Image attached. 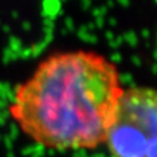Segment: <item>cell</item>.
Returning <instances> with one entry per match:
<instances>
[{
    "label": "cell",
    "instance_id": "21",
    "mask_svg": "<svg viewBox=\"0 0 157 157\" xmlns=\"http://www.w3.org/2000/svg\"><path fill=\"white\" fill-rule=\"evenodd\" d=\"M43 26H44V28L54 29L55 28V22L52 20H50V19L45 17V19H43Z\"/></svg>",
    "mask_w": 157,
    "mask_h": 157
},
{
    "label": "cell",
    "instance_id": "39",
    "mask_svg": "<svg viewBox=\"0 0 157 157\" xmlns=\"http://www.w3.org/2000/svg\"><path fill=\"white\" fill-rule=\"evenodd\" d=\"M152 73H156V64L152 65Z\"/></svg>",
    "mask_w": 157,
    "mask_h": 157
},
{
    "label": "cell",
    "instance_id": "10",
    "mask_svg": "<svg viewBox=\"0 0 157 157\" xmlns=\"http://www.w3.org/2000/svg\"><path fill=\"white\" fill-rule=\"evenodd\" d=\"M19 130H20V128L17 127V124H15V122H11L10 126H8V133L6 135H7L12 141H14L19 137V134H20Z\"/></svg>",
    "mask_w": 157,
    "mask_h": 157
},
{
    "label": "cell",
    "instance_id": "36",
    "mask_svg": "<svg viewBox=\"0 0 157 157\" xmlns=\"http://www.w3.org/2000/svg\"><path fill=\"white\" fill-rule=\"evenodd\" d=\"M5 124H6V120L0 115V126H5Z\"/></svg>",
    "mask_w": 157,
    "mask_h": 157
},
{
    "label": "cell",
    "instance_id": "19",
    "mask_svg": "<svg viewBox=\"0 0 157 157\" xmlns=\"http://www.w3.org/2000/svg\"><path fill=\"white\" fill-rule=\"evenodd\" d=\"M65 29H67V32L75 30V22H73V20L70 17H67L65 19Z\"/></svg>",
    "mask_w": 157,
    "mask_h": 157
},
{
    "label": "cell",
    "instance_id": "32",
    "mask_svg": "<svg viewBox=\"0 0 157 157\" xmlns=\"http://www.w3.org/2000/svg\"><path fill=\"white\" fill-rule=\"evenodd\" d=\"M108 22H109L111 26H117V19H115V17H111V19L108 20Z\"/></svg>",
    "mask_w": 157,
    "mask_h": 157
},
{
    "label": "cell",
    "instance_id": "18",
    "mask_svg": "<svg viewBox=\"0 0 157 157\" xmlns=\"http://www.w3.org/2000/svg\"><path fill=\"white\" fill-rule=\"evenodd\" d=\"M109 59H111V62L113 64H117V63H120L122 61V55L120 52H113L111 57H109Z\"/></svg>",
    "mask_w": 157,
    "mask_h": 157
},
{
    "label": "cell",
    "instance_id": "7",
    "mask_svg": "<svg viewBox=\"0 0 157 157\" xmlns=\"http://www.w3.org/2000/svg\"><path fill=\"white\" fill-rule=\"evenodd\" d=\"M17 58H19V55H17V52H13L8 47L5 48L4 51H2V63L4 64H8L12 61H15Z\"/></svg>",
    "mask_w": 157,
    "mask_h": 157
},
{
    "label": "cell",
    "instance_id": "1",
    "mask_svg": "<svg viewBox=\"0 0 157 157\" xmlns=\"http://www.w3.org/2000/svg\"><path fill=\"white\" fill-rule=\"evenodd\" d=\"M118 76L113 64L93 52L50 56L26 84L13 89L10 114L48 149H94L105 142L124 91Z\"/></svg>",
    "mask_w": 157,
    "mask_h": 157
},
{
    "label": "cell",
    "instance_id": "17",
    "mask_svg": "<svg viewBox=\"0 0 157 157\" xmlns=\"http://www.w3.org/2000/svg\"><path fill=\"white\" fill-rule=\"evenodd\" d=\"M2 142H4V144H5L6 149H7V151H12L13 150V142L14 141H12L7 135H5V136H2Z\"/></svg>",
    "mask_w": 157,
    "mask_h": 157
},
{
    "label": "cell",
    "instance_id": "35",
    "mask_svg": "<svg viewBox=\"0 0 157 157\" xmlns=\"http://www.w3.org/2000/svg\"><path fill=\"white\" fill-rule=\"evenodd\" d=\"M113 6H114V0H107L106 7H113Z\"/></svg>",
    "mask_w": 157,
    "mask_h": 157
},
{
    "label": "cell",
    "instance_id": "4",
    "mask_svg": "<svg viewBox=\"0 0 157 157\" xmlns=\"http://www.w3.org/2000/svg\"><path fill=\"white\" fill-rule=\"evenodd\" d=\"M77 35H78V37L82 40V41L87 42V43H93V44H95V43L98 42V37H97L95 35H93L92 33H89L86 26H82V27L78 29Z\"/></svg>",
    "mask_w": 157,
    "mask_h": 157
},
{
    "label": "cell",
    "instance_id": "9",
    "mask_svg": "<svg viewBox=\"0 0 157 157\" xmlns=\"http://www.w3.org/2000/svg\"><path fill=\"white\" fill-rule=\"evenodd\" d=\"M47 45L48 44L45 43L44 41H41L39 43L32 45V48H30V50H32V57H39L43 52V50L47 48Z\"/></svg>",
    "mask_w": 157,
    "mask_h": 157
},
{
    "label": "cell",
    "instance_id": "38",
    "mask_svg": "<svg viewBox=\"0 0 157 157\" xmlns=\"http://www.w3.org/2000/svg\"><path fill=\"white\" fill-rule=\"evenodd\" d=\"M7 157H15L13 151H7Z\"/></svg>",
    "mask_w": 157,
    "mask_h": 157
},
{
    "label": "cell",
    "instance_id": "20",
    "mask_svg": "<svg viewBox=\"0 0 157 157\" xmlns=\"http://www.w3.org/2000/svg\"><path fill=\"white\" fill-rule=\"evenodd\" d=\"M72 157H90V155L87 154V150L79 149V150H73Z\"/></svg>",
    "mask_w": 157,
    "mask_h": 157
},
{
    "label": "cell",
    "instance_id": "41",
    "mask_svg": "<svg viewBox=\"0 0 157 157\" xmlns=\"http://www.w3.org/2000/svg\"><path fill=\"white\" fill-rule=\"evenodd\" d=\"M1 139H2V136H1V135H0V141H1Z\"/></svg>",
    "mask_w": 157,
    "mask_h": 157
},
{
    "label": "cell",
    "instance_id": "40",
    "mask_svg": "<svg viewBox=\"0 0 157 157\" xmlns=\"http://www.w3.org/2000/svg\"><path fill=\"white\" fill-rule=\"evenodd\" d=\"M67 29H64V28H63V30H62V34H67Z\"/></svg>",
    "mask_w": 157,
    "mask_h": 157
},
{
    "label": "cell",
    "instance_id": "12",
    "mask_svg": "<svg viewBox=\"0 0 157 157\" xmlns=\"http://www.w3.org/2000/svg\"><path fill=\"white\" fill-rule=\"evenodd\" d=\"M107 13V7L106 6H101V7H97L92 11V14L94 17H104L105 14Z\"/></svg>",
    "mask_w": 157,
    "mask_h": 157
},
{
    "label": "cell",
    "instance_id": "23",
    "mask_svg": "<svg viewBox=\"0 0 157 157\" xmlns=\"http://www.w3.org/2000/svg\"><path fill=\"white\" fill-rule=\"evenodd\" d=\"M132 63L134 64L135 67H141V64H142V61H141V58L139 56H132Z\"/></svg>",
    "mask_w": 157,
    "mask_h": 157
},
{
    "label": "cell",
    "instance_id": "22",
    "mask_svg": "<svg viewBox=\"0 0 157 157\" xmlns=\"http://www.w3.org/2000/svg\"><path fill=\"white\" fill-rule=\"evenodd\" d=\"M93 23H94L95 28H102L105 25V19L104 17H95V21Z\"/></svg>",
    "mask_w": 157,
    "mask_h": 157
},
{
    "label": "cell",
    "instance_id": "34",
    "mask_svg": "<svg viewBox=\"0 0 157 157\" xmlns=\"http://www.w3.org/2000/svg\"><path fill=\"white\" fill-rule=\"evenodd\" d=\"M43 33H44V35H47V34H54V29L43 28Z\"/></svg>",
    "mask_w": 157,
    "mask_h": 157
},
{
    "label": "cell",
    "instance_id": "13",
    "mask_svg": "<svg viewBox=\"0 0 157 157\" xmlns=\"http://www.w3.org/2000/svg\"><path fill=\"white\" fill-rule=\"evenodd\" d=\"M11 90H12V87L8 83L0 82V97H1V98L6 99V94H7V92H8V91H11Z\"/></svg>",
    "mask_w": 157,
    "mask_h": 157
},
{
    "label": "cell",
    "instance_id": "26",
    "mask_svg": "<svg viewBox=\"0 0 157 157\" xmlns=\"http://www.w3.org/2000/svg\"><path fill=\"white\" fill-rule=\"evenodd\" d=\"M141 35H142L143 39H149V37H150V32H149V29H147V28L142 29V30H141Z\"/></svg>",
    "mask_w": 157,
    "mask_h": 157
},
{
    "label": "cell",
    "instance_id": "31",
    "mask_svg": "<svg viewBox=\"0 0 157 157\" xmlns=\"http://www.w3.org/2000/svg\"><path fill=\"white\" fill-rule=\"evenodd\" d=\"M90 157H107V156L105 154H102V152H94V154L90 155Z\"/></svg>",
    "mask_w": 157,
    "mask_h": 157
},
{
    "label": "cell",
    "instance_id": "3",
    "mask_svg": "<svg viewBox=\"0 0 157 157\" xmlns=\"http://www.w3.org/2000/svg\"><path fill=\"white\" fill-rule=\"evenodd\" d=\"M63 12L61 10V1L59 0H43L42 1V17L43 19L48 17L50 20H55Z\"/></svg>",
    "mask_w": 157,
    "mask_h": 157
},
{
    "label": "cell",
    "instance_id": "24",
    "mask_svg": "<svg viewBox=\"0 0 157 157\" xmlns=\"http://www.w3.org/2000/svg\"><path fill=\"white\" fill-rule=\"evenodd\" d=\"M105 37H106L107 41L109 42V41H112V40L115 39V35H114V33L111 32V30H107L106 33H105Z\"/></svg>",
    "mask_w": 157,
    "mask_h": 157
},
{
    "label": "cell",
    "instance_id": "11",
    "mask_svg": "<svg viewBox=\"0 0 157 157\" xmlns=\"http://www.w3.org/2000/svg\"><path fill=\"white\" fill-rule=\"evenodd\" d=\"M36 150V143H32V144H28V146L23 147L22 150H21V154L23 156H32L34 152Z\"/></svg>",
    "mask_w": 157,
    "mask_h": 157
},
{
    "label": "cell",
    "instance_id": "15",
    "mask_svg": "<svg viewBox=\"0 0 157 157\" xmlns=\"http://www.w3.org/2000/svg\"><path fill=\"white\" fill-rule=\"evenodd\" d=\"M122 42H124L122 36H118V37H115V39L112 40V41H109V42H108V44H109V47L113 48V49H117V48L120 47V44H121Z\"/></svg>",
    "mask_w": 157,
    "mask_h": 157
},
{
    "label": "cell",
    "instance_id": "42",
    "mask_svg": "<svg viewBox=\"0 0 157 157\" xmlns=\"http://www.w3.org/2000/svg\"><path fill=\"white\" fill-rule=\"evenodd\" d=\"M83 1H85V0H83Z\"/></svg>",
    "mask_w": 157,
    "mask_h": 157
},
{
    "label": "cell",
    "instance_id": "29",
    "mask_svg": "<svg viewBox=\"0 0 157 157\" xmlns=\"http://www.w3.org/2000/svg\"><path fill=\"white\" fill-rule=\"evenodd\" d=\"M22 28H23V30H30L32 25H30V22H28V21H25V22L22 23Z\"/></svg>",
    "mask_w": 157,
    "mask_h": 157
},
{
    "label": "cell",
    "instance_id": "27",
    "mask_svg": "<svg viewBox=\"0 0 157 157\" xmlns=\"http://www.w3.org/2000/svg\"><path fill=\"white\" fill-rule=\"evenodd\" d=\"M91 6V0H85V1H82V7L84 11H87Z\"/></svg>",
    "mask_w": 157,
    "mask_h": 157
},
{
    "label": "cell",
    "instance_id": "8",
    "mask_svg": "<svg viewBox=\"0 0 157 157\" xmlns=\"http://www.w3.org/2000/svg\"><path fill=\"white\" fill-rule=\"evenodd\" d=\"M8 48L11 49L13 52H17L19 54V51L22 49V42H21V40L17 39V36H11L10 37V43H8Z\"/></svg>",
    "mask_w": 157,
    "mask_h": 157
},
{
    "label": "cell",
    "instance_id": "30",
    "mask_svg": "<svg viewBox=\"0 0 157 157\" xmlns=\"http://www.w3.org/2000/svg\"><path fill=\"white\" fill-rule=\"evenodd\" d=\"M119 4L121 6H124V7H128L129 4H130V1L129 0H117Z\"/></svg>",
    "mask_w": 157,
    "mask_h": 157
},
{
    "label": "cell",
    "instance_id": "37",
    "mask_svg": "<svg viewBox=\"0 0 157 157\" xmlns=\"http://www.w3.org/2000/svg\"><path fill=\"white\" fill-rule=\"evenodd\" d=\"M12 17H14V19H17V17H19V13H17V11H14L13 13H12Z\"/></svg>",
    "mask_w": 157,
    "mask_h": 157
},
{
    "label": "cell",
    "instance_id": "28",
    "mask_svg": "<svg viewBox=\"0 0 157 157\" xmlns=\"http://www.w3.org/2000/svg\"><path fill=\"white\" fill-rule=\"evenodd\" d=\"M86 28H87V32H89V33H91L92 30H94V29H95L94 23H93V22H89L87 25H86Z\"/></svg>",
    "mask_w": 157,
    "mask_h": 157
},
{
    "label": "cell",
    "instance_id": "43",
    "mask_svg": "<svg viewBox=\"0 0 157 157\" xmlns=\"http://www.w3.org/2000/svg\"><path fill=\"white\" fill-rule=\"evenodd\" d=\"M0 111H1V109H0Z\"/></svg>",
    "mask_w": 157,
    "mask_h": 157
},
{
    "label": "cell",
    "instance_id": "2",
    "mask_svg": "<svg viewBox=\"0 0 157 157\" xmlns=\"http://www.w3.org/2000/svg\"><path fill=\"white\" fill-rule=\"evenodd\" d=\"M105 143L111 157H156L157 94L149 87L122 91Z\"/></svg>",
    "mask_w": 157,
    "mask_h": 157
},
{
    "label": "cell",
    "instance_id": "5",
    "mask_svg": "<svg viewBox=\"0 0 157 157\" xmlns=\"http://www.w3.org/2000/svg\"><path fill=\"white\" fill-rule=\"evenodd\" d=\"M118 80L120 85H128L129 89H133V87H136L134 83V78L132 76V73L128 72H124L120 73L118 76Z\"/></svg>",
    "mask_w": 157,
    "mask_h": 157
},
{
    "label": "cell",
    "instance_id": "33",
    "mask_svg": "<svg viewBox=\"0 0 157 157\" xmlns=\"http://www.w3.org/2000/svg\"><path fill=\"white\" fill-rule=\"evenodd\" d=\"M2 30H4V33H10L11 32V27L7 26V25H4L2 26Z\"/></svg>",
    "mask_w": 157,
    "mask_h": 157
},
{
    "label": "cell",
    "instance_id": "6",
    "mask_svg": "<svg viewBox=\"0 0 157 157\" xmlns=\"http://www.w3.org/2000/svg\"><path fill=\"white\" fill-rule=\"evenodd\" d=\"M122 39H124V41H126L130 47H133V48H135V47L137 45V43H139V37H137L136 33L133 32V30H129L127 33H124V35H122Z\"/></svg>",
    "mask_w": 157,
    "mask_h": 157
},
{
    "label": "cell",
    "instance_id": "16",
    "mask_svg": "<svg viewBox=\"0 0 157 157\" xmlns=\"http://www.w3.org/2000/svg\"><path fill=\"white\" fill-rule=\"evenodd\" d=\"M19 57L20 58H23V59H27L29 57H32V50H30V48H22L21 50L19 51Z\"/></svg>",
    "mask_w": 157,
    "mask_h": 157
},
{
    "label": "cell",
    "instance_id": "25",
    "mask_svg": "<svg viewBox=\"0 0 157 157\" xmlns=\"http://www.w3.org/2000/svg\"><path fill=\"white\" fill-rule=\"evenodd\" d=\"M7 106H8V101L0 97V109H6Z\"/></svg>",
    "mask_w": 157,
    "mask_h": 157
},
{
    "label": "cell",
    "instance_id": "14",
    "mask_svg": "<svg viewBox=\"0 0 157 157\" xmlns=\"http://www.w3.org/2000/svg\"><path fill=\"white\" fill-rule=\"evenodd\" d=\"M36 143V142H35ZM45 148L44 146H42V144H40V143H36V150L34 152L33 155L30 157H43L45 155Z\"/></svg>",
    "mask_w": 157,
    "mask_h": 157
}]
</instances>
